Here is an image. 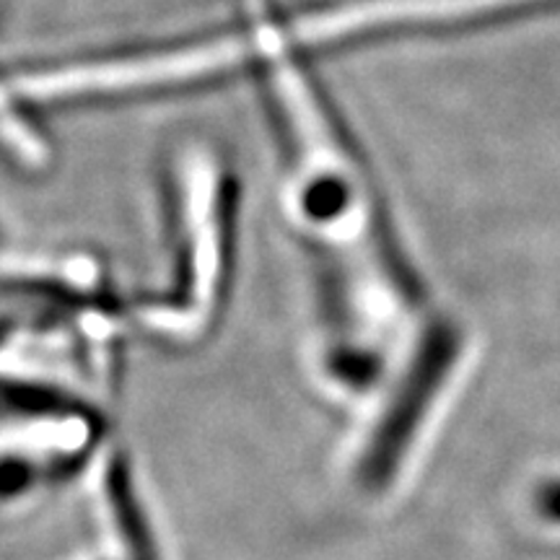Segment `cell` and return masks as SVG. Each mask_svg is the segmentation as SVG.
Segmentation results:
<instances>
[{
	"mask_svg": "<svg viewBox=\"0 0 560 560\" xmlns=\"http://www.w3.org/2000/svg\"><path fill=\"white\" fill-rule=\"evenodd\" d=\"M452 355V332L441 325H431L418 348V359H412L410 369L405 371V380L397 387V395L392 397L389 408L384 410L382 423L376 425L361 459V480L369 488L387 486L392 472H397L412 433L433 400V392L444 380Z\"/></svg>",
	"mask_w": 560,
	"mask_h": 560,
	"instance_id": "1",
	"label": "cell"
},
{
	"mask_svg": "<svg viewBox=\"0 0 560 560\" xmlns=\"http://www.w3.org/2000/svg\"><path fill=\"white\" fill-rule=\"evenodd\" d=\"M107 495L112 516L120 529L122 548L128 550V560H159L151 524L143 520V509H140L136 488H132L128 465H122L120 459L107 472Z\"/></svg>",
	"mask_w": 560,
	"mask_h": 560,
	"instance_id": "2",
	"label": "cell"
},
{
	"mask_svg": "<svg viewBox=\"0 0 560 560\" xmlns=\"http://www.w3.org/2000/svg\"><path fill=\"white\" fill-rule=\"evenodd\" d=\"M5 332H9V327H5L3 322H0V340H3V335H5Z\"/></svg>",
	"mask_w": 560,
	"mask_h": 560,
	"instance_id": "3",
	"label": "cell"
}]
</instances>
